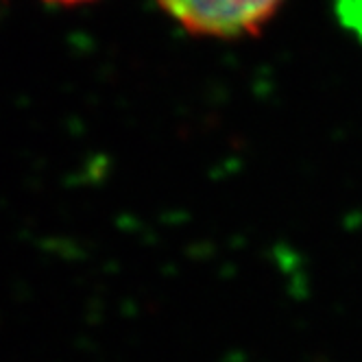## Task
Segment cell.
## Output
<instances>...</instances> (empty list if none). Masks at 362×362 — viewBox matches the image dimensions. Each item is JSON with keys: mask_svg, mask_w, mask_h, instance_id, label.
Wrapping results in <instances>:
<instances>
[{"mask_svg": "<svg viewBox=\"0 0 362 362\" xmlns=\"http://www.w3.org/2000/svg\"><path fill=\"white\" fill-rule=\"evenodd\" d=\"M46 3H55V5H81V3H90V0H46Z\"/></svg>", "mask_w": 362, "mask_h": 362, "instance_id": "2", "label": "cell"}, {"mask_svg": "<svg viewBox=\"0 0 362 362\" xmlns=\"http://www.w3.org/2000/svg\"><path fill=\"white\" fill-rule=\"evenodd\" d=\"M181 27L197 35H253L271 20L281 0H160Z\"/></svg>", "mask_w": 362, "mask_h": 362, "instance_id": "1", "label": "cell"}]
</instances>
